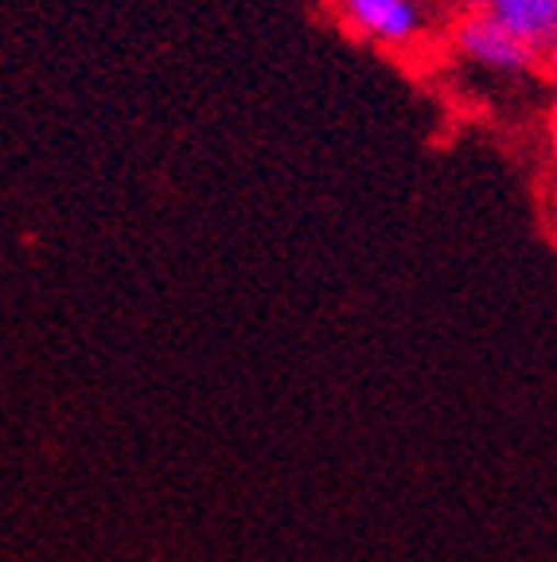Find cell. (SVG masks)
Returning <instances> with one entry per match:
<instances>
[{"label":"cell","mask_w":557,"mask_h":562,"mask_svg":"<svg viewBox=\"0 0 557 562\" xmlns=\"http://www.w3.org/2000/svg\"><path fill=\"white\" fill-rule=\"evenodd\" d=\"M456 4H464V9H479L484 0H456Z\"/></svg>","instance_id":"cell-4"},{"label":"cell","mask_w":557,"mask_h":562,"mask_svg":"<svg viewBox=\"0 0 557 562\" xmlns=\"http://www.w3.org/2000/svg\"><path fill=\"white\" fill-rule=\"evenodd\" d=\"M340 20L363 44L383 52H410L425 40V4L421 0H328Z\"/></svg>","instance_id":"cell-1"},{"label":"cell","mask_w":557,"mask_h":562,"mask_svg":"<svg viewBox=\"0 0 557 562\" xmlns=\"http://www.w3.org/2000/svg\"><path fill=\"white\" fill-rule=\"evenodd\" d=\"M448 44L461 59L476 63L496 75H526L538 67L542 55L523 44L511 27H503L488 9H464L448 27Z\"/></svg>","instance_id":"cell-2"},{"label":"cell","mask_w":557,"mask_h":562,"mask_svg":"<svg viewBox=\"0 0 557 562\" xmlns=\"http://www.w3.org/2000/svg\"><path fill=\"white\" fill-rule=\"evenodd\" d=\"M549 59H554V63H557V52H554V55H549Z\"/></svg>","instance_id":"cell-5"},{"label":"cell","mask_w":557,"mask_h":562,"mask_svg":"<svg viewBox=\"0 0 557 562\" xmlns=\"http://www.w3.org/2000/svg\"><path fill=\"white\" fill-rule=\"evenodd\" d=\"M479 9H488L542 59L557 52V0H484Z\"/></svg>","instance_id":"cell-3"}]
</instances>
